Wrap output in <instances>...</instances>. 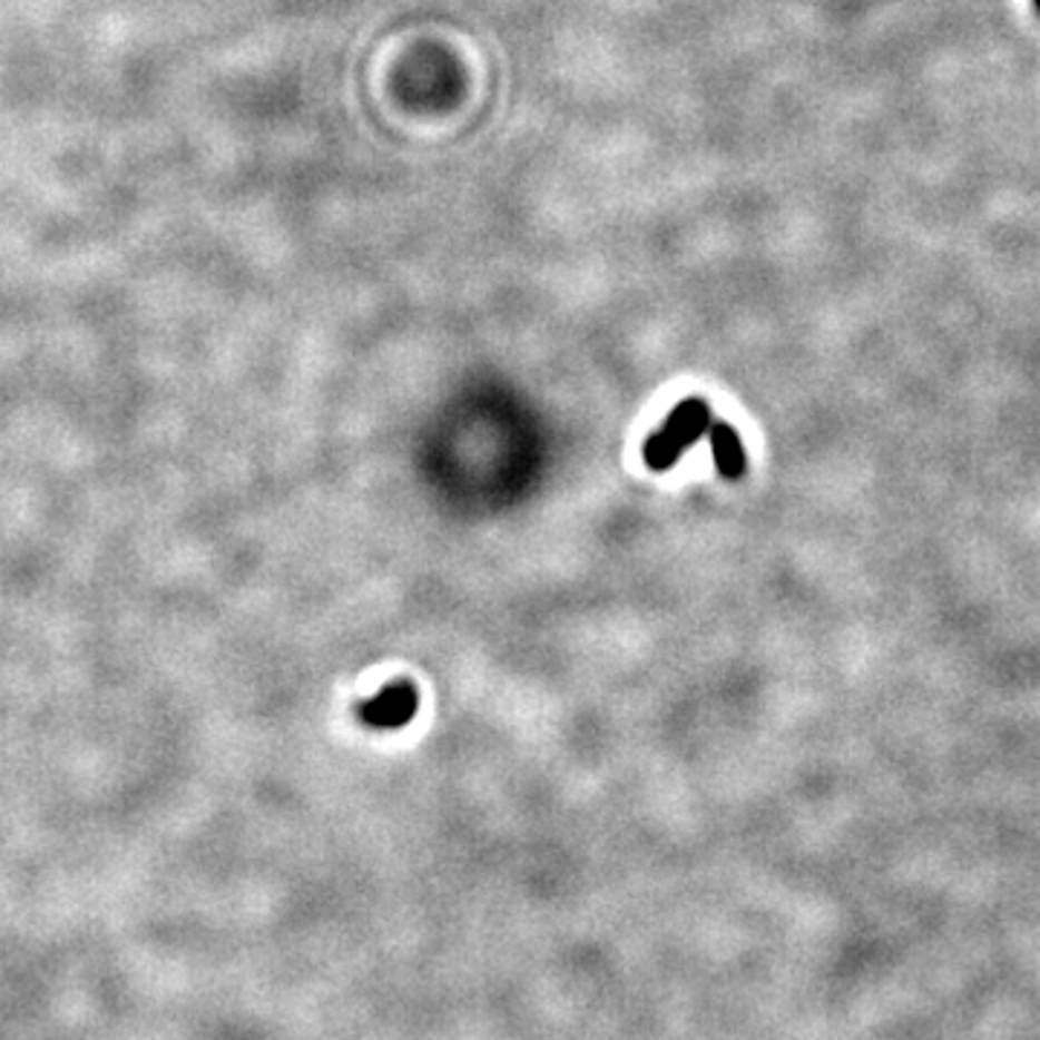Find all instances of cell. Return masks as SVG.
Segmentation results:
<instances>
[{"label":"cell","mask_w":1040,"mask_h":1040,"mask_svg":"<svg viewBox=\"0 0 1040 1040\" xmlns=\"http://www.w3.org/2000/svg\"><path fill=\"white\" fill-rule=\"evenodd\" d=\"M708 440H712V451H714V463H717V471H720L723 478L737 480L746 474V451H743L740 436L734 434L732 428L726 422H717L708 428Z\"/></svg>","instance_id":"3"},{"label":"cell","mask_w":1040,"mask_h":1040,"mask_svg":"<svg viewBox=\"0 0 1040 1040\" xmlns=\"http://www.w3.org/2000/svg\"><path fill=\"white\" fill-rule=\"evenodd\" d=\"M1032 3H1034V9H1038V12H1040V0H1032Z\"/></svg>","instance_id":"5"},{"label":"cell","mask_w":1040,"mask_h":1040,"mask_svg":"<svg viewBox=\"0 0 1040 1040\" xmlns=\"http://www.w3.org/2000/svg\"><path fill=\"white\" fill-rule=\"evenodd\" d=\"M708 428H712V411H708V405L703 400L679 402V405L670 411L668 422H665V431H668L683 449L703 440V434H708Z\"/></svg>","instance_id":"2"},{"label":"cell","mask_w":1040,"mask_h":1040,"mask_svg":"<svg viewBox=\"0 0 1040 1040\" xmlns=\"http://www.w3.org/2000/svg\"><path fill=\"white\" fill-rule=\"evenodd\" d=\"M416 708H420V694H416L414 685L396 683L387 685L385 691L373 697L371 703H364L359 708V717L373 728H400L411 723Z\"/></svg>","instance_id":"1"},{"label":"cell","mask_w":1040,"mask_h":1040,"mask_svg":"<svg viewBox=\"0 0 1040 1040\" xmlns=\"http://www.w3.org/2000/svg\"><path fill=\"white\" fill-rule=\"evenodd\" d=\"M683 445H679L677 440H674V436L668 434V431H659V434H654L648 440V445H645V460H648V465L650 469H656V471H665V469H670V465H677V460H679V454H683Z\"/></svg>","instance_id":"4"}]
</instances>
